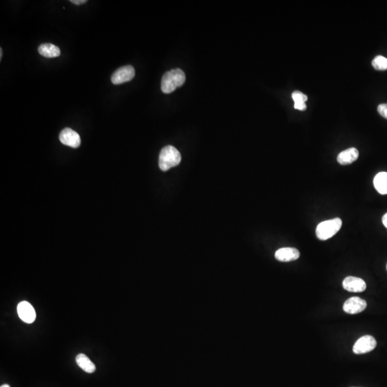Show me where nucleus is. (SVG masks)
<instances>
[{
	"label": "nucleus",
	"mask_w": 387,
	"mask_h": 387,
	"mask_svg": "<svg viewBox=\"0 0 387 387\" xmlns=\"http://www.w3.org/2000/svg\"><path fill=\"white\" fill-rule=\"evenodd\" d=\"M292 98L294 100V108L300 111H305L307 108L306 102L308 100L307 96L300 91H294L292 94Z\"/></svg>",
	"instance_id": "2eb2a0df"
},
{
	"label": "nucleus",
	"mask_w": 387,
	"mask_h": 387,
	"mask_svg": "<svg viewBox=\"0 0 387 387\" xmlns=\"http://www.w3.org/2000/svg\"><path fill=\"white\" fill-rule=\"evenodd\" d=\"M382 222H383L384 225H385L387 229V213L385 214L383 218H382Z\"/></svg>",
	"instance_id": "6ab92c4d"
},
{
	"label": "nucleus",
	"mask_w": 387,
	"mask_h": 387,
	"mask_svg": "<svg viewBox=\"0 0 387 387\" xmlns=\"http://www.w3.org/2000/svg\"><path fill=\"white\" fill-rule=\"evenodd\" d=\"M71 2L76 4V5H80V4H85L87 2V1L86 0H71Z\"/></svg>",
	"instance_id": "a211bd4d"
},
{
	"label": "nucleus",
	"mask_w": 387,
	"mask_h": 387,
	"mask_svg": "<svg viewBox=\"0 0 387 387\" xmlns=\"http://www.w3.org/2000/svg\"><path fill=\"white\" fill-rule=\"evenodd\" d=\"M377 111L382 117L387 119V103L379 105L378 106Z\"/></svg>",
	"instance_id": "f3484780"
},
{
	"label": "nucleus",
	"mask_w": 387,
	"mask_h": 387,
	"mask_svg": "<svg viewBox=\"0 0 387 387\" xmlns=\"http://www.w3.org/2000/svg\"><path fill=\"white\" fill-rule=\"evenodd\" d=\"M18 314L20 319L27 323H33L36 318V313L33 306L27 301H23L18 304Z\"/></svg>",
	"instance_id": "6e6552de"
},
{
	"label": "nucleus",
	"mask_w": 387,
	"mask_h": 387,
	"mask_svg": "<svg viewBox=\"0 0 387 387\" xmlns=\"http://www.w3.org/2000/svg\"><path fill=\"white\" fill-rule=\"evenodd\" d=\"M135 76V70L131 66H123L115 71L112 76L111 81L114 85L122 84L132 80Z\"/></svg>",
	"instance_id": "39448f33"
},
{
	"label": "nucleus",
	"mask_w": 387,
	"mask_h": 387,
	"mask_svg": "<svg viewBox=\"0 0 387 387\" xmlns=\"http://www.w3.org/2000/svg\"><path fill=\"white\" fill-rule=\"evenodd\" d=\"M75 361L79 367L89 374H92L97 369L95 364L85 354H78L75 358Z\"/></svg>",
	"instance_id": "4468645a"
},
{
	"label": "nucleus",
	"mask_w": 387,
	"mask_h": 387,
	"mask_svg": "<svg viewBox=\"0 0 387 387\" xmlns=\"http://www.w3.org/2000/svg\"><path fill=\"white\" fill-rule=\"evenodd\" d=\"M182 156L180 153L172 145L164 147L159 154V168L163 171H168L180 163Z\"/></svg>",
	"instance_id": "f03ea898"
},
{
	"label": "nucleus",
	"mask_w": 387,
	"mask_h": 387,
	"mask_svg": "<svg viewBox=\"0 0 387 387\" xmlns=\"http://www.w3.org/2000/svg\"></svg>",
	"instance_id": "4be33fe9"
},
{
	"label": "nucleus",
	"mask_w": 387,
	"mask_h": 387,
	"mask_svg": "<svg viewBox=\"0 0 387 387\" xmlns=\"http://www.w3.org/2000/svg\"><path fill=\"white\" fill-rule=\"evenodd\" d=\"M275 257L281 262L294 261L299 258L300 252L293 247H283L277 250Z\"/></svg>",
	"instance_id": "9d476101"
},
{
	"label": "nucleus",
	"mask_w": 387,
	"mask_h": 387,
	"mask_svg": "<svg viewBox=\"0 0 387 387\" xmlns=\"http://www.w3.org/2000/svg\"><path fill=\"white\" fill-rule=\"evenodd\" d=\"M342 221L340 218H334L320 222L316 227L315 233L320 241H327L334 237L341 228Z\"/></svg>",
	"instance_id": "7ed1b4c3"
},
{
	"label": "nucleus",
	"mask_w": 387,
	"mask_h": 387,
	"mask_svg": "<svg viewBox=\"0 0 387 387\" xmlns=\"http://www.w3.org/2000/svg\"><path fill=\"white\" fill-rule=\"evenodd\" d=\"M377 346V340L371 336H364L357 340L353 347L356 354H363L373 351Z\"/></svg>",
	"instance_id": "20e7f679"
},
{
	"label": "nucleus",
	"mask_w": 387,
	"mask_h": 387,
	"mask_svg": "<svg viewBox=\"0 0 387 387\" xmlns=\"http://www.w3.org/2000/svg\"><path fill=\"white\" fill-rule=\"evenodd\" d=\"M372 66L377 71H387V58L382 55H378L372 60Z\"/></svg>",
	"instance_id": "dca6fc26"
},
{
	"label": "nucleus",
	"mask_w": 387,
	"mask_h": 387,
	"mask_svg": "<svg viewBox=\"0 0 387 387\" xmlns=\"http://www.w3.org/2000/svg\"><path fill=\"white\" fill-rule=\"evenodd\" d=\"M185 80V74L182 70L174 69L168 71L162 77L161 85L162 92L166 94H171L176 88L182 86Z\"/></svg>",
	"instance_id": "f257e3e1"
},
{
	"label": "nucleus",
	"mask_w": 387,
	"mask_h": 387,
	"mask_svg": "<svg viewBox=\"0 0 387 387\" xmlns=\"http://www.w3.org/2000/svg\"><path fill=\"white\" fill-rule=\"evenodd\" d=\"M59 139L63 145L72 148H77L81 143V139L79 134L69 128H64L60 132Z\"/></svg>",
	"instance_id": "423d86ee"
},
{
	"label": "nucleus",
	"mask_w": 387,
	"mask_h": 387,
	"mask_svg": "<svg viewBox=\"0 0 387 387\" xmlns=\"http://www.w3.org/2000/svg\"><path fill=\"white\" fill-rule=\"evenodd\" d=\"M38 52L42 56L48 58H56L61 53L58 46L51 43H45L39 46Z\"/></svg>",
	"instance_id": "f8f14e48"
},
{
	"label": "nucleus",
	"mask_w": 387,
	"mask_h": 387,
	"mask_svg": "<svg viewBox=\"0 0 387 387\" xmlns=\"http://www.w3.org/2000/svg\"><path fill=\"white\" fill-rule=\"evenodd\" d=\"M367 307L366 300L359 297H352L346 300L343 304V309L346 314H357L364 311Z\"/></svg>",
	"instance_id": "0eeeda50"
},
{
	"label": "nucleus",
	"mask_w": 387,
	"mask_h": 387,
	"mask_svg": "<svg viewBox=\"0 0 387 387\" xmlns=\"http://www.w3.org/2000/svg\"><path fill=\"white\" fill-rule=\"evenodd\" d=\"M2 58V49L0 48V59Z\"/></svg>",
	"instance_id": "aec40b11"
},
{
	"label": "nucleus",
	"mask_w": 387,
	"mask_h": 387,
	"mask_svg": "<svg viewBox=\"0 0 387 387\" xmlns=\"http://www.w3.org/2000/svg\"><path fill=\"white\" fill-rule=\"evenodd\" d=\"M359 155L358 149L353 147L341 151L337 156V161L340 165H351L358 159Z\"/></svg>",
	"instance_id": "9b49d317"
},
{
	"label": "nucleus",
	"mask_w": 387,
	"mask_h": 387,
	"mask_svg": "<svg viewBox=\"0 0 387 387\" xmlns=\"http://www.w3.org/2000/svg\"><path fill=\"white\" fill-rule=\"evenodd\" d=\"M374 185L380 194H387V172L378 173L374 179Z\"/></svg>",
	"instance_id": "ddd939ff"
},
{
	"label": "nucleus",
	"mask_w": 387,
	"mask_h": 387,
	"mask_svg": "<svg viewBox=\"0 0 387 387\" xmlns=\"http://www.w3.org/2000/svg\"><path fill=\"white\" fill-rule=\"evenodd\" d=\"M1 387H10V386L9 385H1Z\"/></svg>",
	"instance_id": "412c9836"
},
{
	"label": "nucleus",
	"mask_w": 387,
	"mask_h": 387,
	"mask_svg": "<svg viewBox=\"0 0 387 387\" xmlns=\"http://www.w3.org/2000/svg\"><path fill=\"white\" fill-rule=\"evenodd\" d=\"M343 288L348 292H362L366 289V284L362 278L346 277L343 281Z\"/></svg>",
	"instance_id": "1a4fd4ad"
}]
</instances>
